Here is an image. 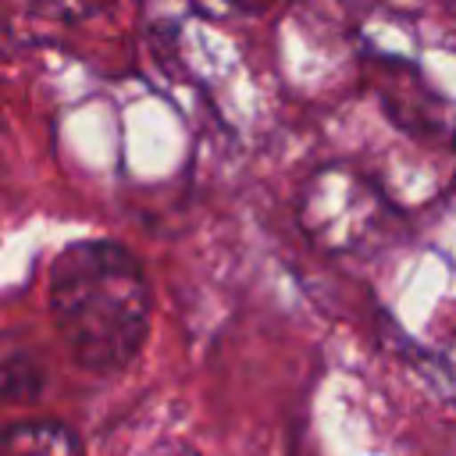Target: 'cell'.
Returning a JSON list of instances; mask_svg holds the SVG:
<instances>
[{"label": "cell", "instance_id": "7a4b0ae2", "mask_svg": "<svg viewBox=\"0 0 456 456\" xmlns=\"http://www.w3.org/2000/svg\"><path fill=\"white\" fill-rule=\"evenodd\" d=\"M4 456H82L78 438L53 420H25L7 428Z\"/></svg>", "mask_w": 456, "mask_h": 456}, {"label": "cell", "instance_id": "3957f363", "mask_svg": "<svg viewBox=\"0 0 456 456\" xmlns=\"http://www.w3.org/2000/svg\"><path fill=\"white\" fill-rule=\"evenodd\" d=\"M146 456H203V452H196L189 442L171 438V442H157L153 449H146Z\"/></svg>", "mask_w": 456, "mask_h": 456}, {"label": "cell", "instance_id": "6da1fadb", "mask_svg": "<svg viewBox=\"0 0 456 456\" xmlns=\"http://www.w3.org/2000/svg\"><path fill=\"white\" fill-rule=\"evenodd\" d=\"M46 306L68 356L82 370L114 374L139 356L150 335L153 292L128 246L75 239L50 264Z\"/></svg>", "mask_w": 456, "mask_h": 456}]
</instances>
